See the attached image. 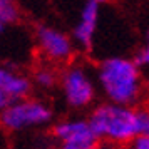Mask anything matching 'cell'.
Listing matches in <instances>:
<instances>
[{
    "label": "cell",
    "instance_id": "1",
    "mask_svg": "<svg viewBox=\"0 0 149 149\" xmlns=\"http://www.w3.org/2000/svg\"><path fill=\"white\" fill-rule=\"evenodd\" d=\"M86 121L102 142L127 146L136 136L149 134V112L144 106L126 107L101 102L91 107Z\"/></svg>",
    "mask_w": 149,
    "mask_h": 149
},
{
    "label": "cell",
    "instance_id": "2",
    "mask_svg": "<svg viewBox=\"0 0 149 149\" xmlns=\"http://www.w3.org/2000/svg\"><path fill=\"white\" fill-rule=\"evenodd\" d=\"M97 92L104 95L106 102L126 107L142 106L144 101V77L142 70L136 67L129 57H107L95 67Z\"/></svg>",
    "mask_w": 149,
    "mask_h": 149
},
{
    "label": "cell",
    "instance_id": "3",
    "mask_svg": "<svg viewBox=\"0 0 149 149\" xmlns=\"http://www.w3.org/2000/svg\"><path fill=\"white\" fill-rule=\"evenodd\" d=\"M54 109L39 97L12 101L0 112V124L10 136H22L34 129L47 127L54 122Z\"/></svg>",
    "mask_w": 149,
    "mask_h": 149
},
{
    "label": "cell",
    "instance_id": "4",
    "mask_svg": "<svg viewBox=\"0 0 149 149\" xmlns=\"http://www.w3.org/2000/svg\"><path fill=\"white\" fill-rule=\"evenodd\" d=\"M62 99L70 111H87L97 101V84L91 69L82 62H69L59 74Z\"/></svg>",
    "mask_w": 149,
    "mask_h": 149
},
{
    "label": "cell",
    "instance_id": "5",
    "mask_svg": "<svg viewBox=\"0 0 149 149\" xmlns=\"http://www.w3.org/2000/svg\"><path fill=\"white\" fill-rule=\"evenodd\" d=\"M50 137L55 139L57 149H99L101 146V141L82 117L52 122Z\"/></svg>",
    "mask_w": 149,
    "mask_h": 149
},
{
    "label": "cell",
    "instance_id": "6",
    "mask_svg": "<svg viewBox=\"0 0 149 149\" xmlns=\"http://www.w3.org/2000/svg\"><path fill=\"white\" fill-rule=\"evenodd\" d=\"M35 42L40 54L45 57V61L50 64L65 65L72 61L75 54V45L70 35L62 32L52 25H37L35 29Z\"/></svg>",
    "mask_w": 149,
    "mask_h": 149
},
{
    "label": "cell",
    "instance_id": "7",
    "mask_svg": "<svg viewBox=\"0 0 149 149\" xmlns=\"http://www.w3.org/2000/svg\"><path fill=\"white\" fill-rule=\"evenodd\" d=\"M99 17L101 3H97L95 0H86L79 12V20L75 22L70 35L75 49H81L84 52H89L92 49L95 32L99 27Z\"/></svg>",
    "mask_w": 149,
    "mask_h": 149
},
{
    "label": "cell",
    "instance_id": "8",
    "mask_svg": "<svg viewBox=\"0 0 149 149\" xmlns=\"http://www.w3.org/2000/svg\"><path fill=\"white\" fill-rule=\"evenodd\" d=\"M0 91L10 101H19L30 97L34 86L27 74H22L12 65H0Z\"/></svg>",
    "mask_w": 149,
    "mask_h": 149
},
{
    "label": "cell",
    "instance_id": "9",
    "mask_svg": "<svg viewBox=\"0 0 149 149\" xmlns=\"http://www.w3.org/2000/svg\"><path fill=\"white\" fill-rule=\"evenodd\" d=\"M30 81H32V86H37L42 91H52L59 84V72L52 65H40L34 70Z\"/></svg>",
    "mask_w": 149,
    "mask_h": 149
},
{
    "label": "cell",
    "instance_id": "10",
    "mask_svg": "<svg viewBox=\"0 0 149 149\" xmlns=\"http://www.w3.org/2000/svg\"><path fill=\"white\" fill-rule=\"evenodd\" d=\"M20 19V8L17 0H0V25L7 27Z\"/></svg>",
    "mask_w": 149,
    "mask_h": 149
},
{
    "label": "cell",
    "instance_id": "11",
    "mask_svg": "<svg viewBox=\"0 0 149 149\" xmlns=\"http://www.w3.org/2000/svg\"><path fill=\"white\" fill-rule=\"evenodd\" d=\"M131 61H132V64H134L136 67H139L141 70L144 67H148V64H149V47H148V45L139 47L134 54H132Z\"/></svg>",
    "mask_w": 149,
    "mask_h": 149
},
{
    "label": "cell",
    "instance_id": "12",
    "mask_svg": "<svg viewBox=\"0 0 149 149\" xmlns=\"http://www.w3.org/2000/svg\"><path fill=\"white\" fill-rule=\"evenodd\" d=\"M129 149H149V134H139L127 144Z\"/></svg>",
    "mask_w": 149,
    "mask_h": 149
},
{
    "label": "cell",
    "instance_id": "13",
    "mask_svg": "<svg viewBox=\"0 0 149 149\" xmlns=\"http://www.w3.org/2000/svg\"><path fill=\"white\" fill-rule=\"evenodd\" d=\"M0 149H14V139L0 124Z\"/></svg>",
    "mask_w": 149,
    "mask_h": 149
},
{
    "label": "cell",
    "instance_id": "14",
    "mask_svg": "<svg viewBox=\"0 0 149 149\" xmlns=\"http://www.w3.org/2000/svg\"><path fill=\"white\" fill-rule=\"evenodd\" d=\"M99 149H129V148L127 146H119V144H111V142H102L101 141Z\"/></svg>",
    "mask_w": 149,
    "mask_h": 149
},
{
    "label": "cell",
    "instance_id": "15",
    "mask_svg": "<svg viewBox=\"0 0 149 149\" xmlns=\"http://www.w3.org/2000/svg\"><path fill=\"white\" fill-rule=\"evenodd\" d=\"M10 102H12V101H10V99H8L7 95H5L3 92H2V91H0V112H2L3 109L7 107V106L10 104Z\"/></svg>",
    "mask_w": 149,
    "mask_h": 149
},
{
    "label": "cell",
    "instance_id": "16",
    "mask_svg": "<svg viewBox=\"0 0 149 149\" xmlns=\"http://www.w3.org/2000/svg\"><path fill=\"white\" fill-rule=\"evenodd\" d=\"M97 3H107V2H111V0H95Z\"/></svg>",
    "mask_w": 149,
    "mask_h": 149
},
{
    "label": "cell",
    "instance_id": "17",
    "mask_svg": "<svg viewBox=\"0 0 149 149\" xmlns=\"http://www.w3.org/2000/svg\"><path fill=\"white\" fill-rule=\"evenodd\" d=\"M3 30H5V27H3V25H0V35L3 34Z\"/></svg>",
    "mask_w": 149,
    "mask_h": 149
}]
</instances>
